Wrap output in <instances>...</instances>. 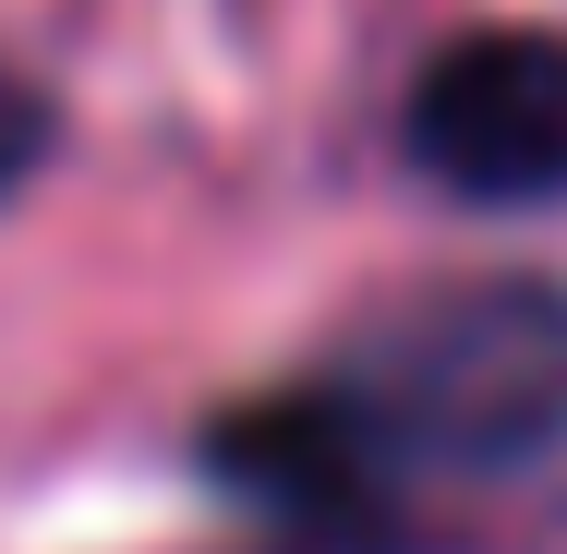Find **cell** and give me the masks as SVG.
<instances>
[{
  "label": "cell",
  "instance_id": "6da1fadb",
  "mask_svg": "<svg viewBox=\"0 0 567 554\" xmlns=\"http://www.w3.org/2000/svg\"><path fill=\"white\" fill-rule=\"evenodd\" d=\"M567 446V278H447L206 422V482L315 554H399L423 482H495Z\"/></svg>",
  "mask_w": 567,
  "mask_h": 554
},
{
  "label": "cell",
  "instance_id": "7a4b0ae2",
  "mask_svg": "<svg viewBox=\"0 0 567 554\" xmlns=\"http://www.w3.org/2000/svg\"><path fill=\"white\" fill-rule=\"evenodd\" d=\"M399 157L458 206H567V36L556 24L447 36L399 97Z\"/></svg>",
  "mask_w": 567,
  "mask_h": 554
},
{
  "label": "cell",
  "instance_id": "3957f363",
  "mask_svg": "<svg viewBox=\"0 0 567 554\" xmlns=\"http://www.w3.org/2000/svg\"><path fill=\"white\" fill-rule=\"evenodd\" d=\"M49 157H61V109H49V85L0 61V206H12V194H24Z\"/></svg>",
  "mask_w": 567,
  "mask_h": 554
}]
</instances>
